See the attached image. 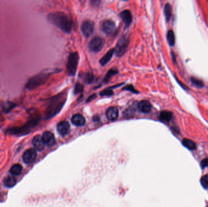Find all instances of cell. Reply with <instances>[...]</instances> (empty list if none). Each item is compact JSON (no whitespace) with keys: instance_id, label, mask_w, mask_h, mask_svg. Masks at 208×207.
I'll return each instance as SVG.
<instances>
[{"instance_id":"cell-1","label":"cell","mask_w":208,"mask_h":207,"mask_svg":"<svg viewBox=\"0 0 208 207\" xmlns=\"http://www.w3.org/2000/svg\"><path fill=\"white\" fill-rule=\"evenodd\" d=\"M49 21L56 26L65 33H69L72 29L71 20L63 12H58L49 13L48 15Z\"/></svg>"},{"instance_id":"cell-2","label":"cell","mask_w":208,"mask_h":207,"mask_svg":"<svg viewBox=\"0 0 208 207\" xmlns=\"http://www.w3.org/2000/svg\"><path fill=\"white\" fill-rule=\"evenodd\" d=\"M79 57L77 52H73L69 54L67 64V72L70 76H73L76 73L79 63Z\"/></svg>"},{"instance_id":"cell-3","label":"cell","mask_w":208,"mask_h":207,"mask_svg":"<svg viewBox=\"0 0 208 207\" xmlns=\"http://www.w3.org/2000/svg\"><path fill=\"white\" fill-rule=\"evenodd\" d=\"M129 38L125 35H123L120 38L114 49V52L118 57L123 56L125 53L129 46Z\"/></svg>"},{"instance_id":"cell-4","label":"cell","mask_w":208,"mask_h":207,"mask_svg":"<svg viewBox=\"0 0 208 207\" xmlns=\"http://www.w3.org/2000/svg\"><path fill=\"white\" fill-rule=\"evenodd\" d=\"M61 97H56L54 99L53 102H52L51 105L49 106L48 111V115L49 117L56 114L59 113V111L62 108L63 105L65 104V100L64 98H60Z\"/></svg>"},{"instance_id":"cell-5","label":"cell","mask_w":208,"mask_h":207,"mask_svg":"<svg viewBox=\"0 0 208 207\" xmlns=\"http://www.w3.org/2000/svg\"><path fill=\"white\" fill-rule=\"evenodd\" d=\"M50 74V72L42 73L37 75L35 77H33V78L30 80L29 83L28 84V88H35L42 84L48 78Z\"/></svg>"},{"instance_id":"cell-6","label":"cell","mask_w":208,"mask_h":207,"mask_svg":"<svg viewBox=\"0 0 208 207\" xmlns=\"http://www.w3.org/2000/svg\"><path fill=\"white\" fill-rule=\"evenodd\" d=\"M104 40L99 37H96L91 40L89 43V49L94 52H98L102 49L104 46Z\"/></svg>"},{"instance_id":"cell-7","label":"cell","mask_w":208,"mask_h":207,"mask_svg":"<svg viewBox=\"0 0 208 207\" xmlns=\"http://www.w3.org/2000/svg\"><path fill=\"white\" fill-rule=\"evenodd\" d=\"M94 29V24L90 20L84 21L81 26V30L85 37H89L93 33Z\"/></svg>"},{"instance_id":"cell-8","label":"cell","mask_w":208,"mask_h":207,"mask_svg":"<svg viewBox=\"0 0 208 207\" xmlns=\"http://www.w3.org/2000/svg\"><path fill=\"white\" fill-rule=\"evenodd\" d=\"M37 157V152L35 149L30 148L24 153L23 155V160L26 163H31L35 161Z\"/></svg>"},{"instance_id":"cell-9","label":"cell","mask_w":208,"mask_h":207,"mask_svg":"<svg viewBox=\"0 0 208 207\" xmlns=\"http://www.w3.org/2000/svg\"><path fill=\"white\" fill-rule=\"evenodd\" d=\"M102 29L106 34H113L116 31L115 24L111 20H105L102 23Z\"/></svg>"},{"instance_id":"cell-10","label":"cell","mask_w":208,"mask_h":207,"mask_svg":"<svg viewBox=\"0 0 208 207\" xmlns=\"http://www.w3.org/2000/svg\"><path fill=\"white\" fill-rule=\"evenodd\" d=\"M70 125L67 121H62L57 125V131L60 134L65 135L68 134L70 131Z\"/></svg>"},{"instance_id":"cell-11","label":"cell","mask_w":208,"mask_h":207,"mask_svg":"<svg viewBox=\"0 0 208 207\" xmlns=\"http://www.w3.org/2000/svg\"><path fill=\"white\" fill-rule=\"evenodd\" d=\"M42 138L44 144L47 145L49 146H51L55 144V139L54 135L52 133L49 132V131H46V132H44L43 134Z\"/></svg>"},{"instance_id":"cell-12","label":"cell","mask_w":208,"mask_h":207,"mask_svg":"<svg viewBox=\"0 0 208 207\" xmlns=\"http://www.w3.org/2000/svg\"><path fill=\"white\" fill-rule=\"evenodd\" d=\"M32 144L34 148L38 151H42L44 147V143L42 137L37 135L33 138Z\"/></svg>"},{"instance_id":"cell-13","label":"cell","mask_w":208,"mask_h":207,"mask_svg":"<svg viewBox=\"0 0 208 207\" xmlns=\"http://www.w3.org/2000/svg\"><path fill=\"white\" fill-rule=\"evenodd\" d=\"M138 108L141 112L143 113H149L151 111V105L147 100H143L138 105Z\"/></svg>"},{"instance_id":"cell-14","label":"cell","mask_w":208,"mask_h":207,"mask_svg":"<svg viewBox=\"0 0 208 207\" xmlns=\"http://www.w3.org/2000/svg\"><path fill=\"white\" fill-rule=\"evenodd\" d=\"M118 109H117V108L114 107H111L110 108H109L107 111H106V117L111 121H114L115 120H116L118 117Z\"/></svg>"},{"instance_id":"cell-15","label":"cell","mask_w":208,"mask_h":207,"mask_svg":"<svg viewBox=\"0 0 208 207\" xmlns=\"http://www.w3.org/2000/svg\"><path fill=\"white\" fill-rule=\"evenodd\" d=\"M120 17L123 19L125 26L129 27L132 21V16H131V12L128 10H125L120 13Z\"/></svg>"},{"instance_id":"cell-16","label":"cell","mask_w":208,"mask_h":207,"mask_svg":"<svg viewBox=\"0 0 208 207\" xmlns=\"http://www.w3.org/2000/svg\"><path fill=\"white\" fill-rule=\"evenodd\" d=\"M72 123L77 127H82L85 124V119L80 114H75L71 119Z\"/></svg>"},{"instance_id":"cell-17","label":"cell","mask_w":208,"mask_h":207,"mask_svg":"<svg viewBox=\"0 0 208 207\" xmlns=\"http://www.w3.org/2000/svg\"><path fill=\"white\" fill-rule=\"evenodd\" d=\"M114 53V49H110L109 51H108L107 53H106L100 60V64L102 65V66H104V65L107 64L108 63V62L110 61L111 58H112Z\"/></svg>"},{"instance_id":"cell-18","label":"cell","mask_w":208,"mask_h":207,"mask_svg":"<svg viewBox=\"0 0 208 207\" xmlns=\"http://www.w3.org/2000/svg\"><path fill=\"white\" fill-rule=\"evenodd\" d=\"M172 117H173V114L170 111H161L160 114V119L164 122H168L171 120Z\"/></svg>"},{"instance_id":"cell-19","label":"cell","mask_w":208,"mask_h":207,"mask_svg":"<svg viewBox=\"0 0 208 207\" xmlns=\"http://www.w3.org/2000/svg\"><path fill=\"white\" fill-rule=\"evenodd\" d=\"M182 143L185 147L190 150H194L196 149L197 146L194 142H193L192 140L188 139H184L182 140Z\"/></svg>"},{"instance_id":"cell-20","label":"cell","mask_w":208,"mask_h":207,"mask_svg":"<svg viewBox=\"0 0 208 207\" xmlns=\"http://www.w3.org/2000/svg\"><path fill=\"white\" fill-rule=\"evenodd\" d=\"M22 166L20 164H15L13 165L11 169H10V172L13 175H19L22 171Z\"/></svg>"},{"instance_id":"cell-21","label":"cell","mask_w":208,"mask_h":207,"mask_svg":"<svg viewBox=\"0 0 208 207\" xmlns=\"http://www.w3.org/2000/svg\"><path fill=\"white\" fill-rule=\"evenodd\" d=\"M167 42H168L170 46H174L175 42V34H174V32H173V31H172V30H169L168 32H167Z\"/></svg>"},{"instance_id":"cell-22","label":"cell","mask_w":208,"mask_h":207,"mask_svg":"<svg viewBox=\"0 0 208 207\" xmlns=\"http://www.w3.org/2000/svg\"><path fill=\"white\" fill-rule=\"evenodd\" d=\"M17 180L15 178L13 177H7V178L4 180V185L9 188H11L16 184Z\"/></svg>"},{"instance_id":"cell-23","label":"cell","mask_w":208,"mask_h":207,"mask_svg":"<svg viewBox=\"0 0 208 207\" xmlns=\"http://www.w3.org/2000/svg\"><path fill=\"white\" fill-rule=\"evenodd\" d=\"M164 14L167 21H169L172 16V7L170 4H166L164 7Z\"/></svg>"},{"instance_id":"cell-24","label":"cell","mask_w":208,"mask_h":207,"mask_svg":"<svg viewBox=\"0 0 208 207\" xmlns=\"http://www.w3.org/2000/svg\"><path fill=\"white\" fill-rule=\"evenodd\" d=\"M201 185L205 189H208V174L202 177L200 180Z\"/></svg>"},{"instance_id":"cell-25","label":"cell","mask_w":208,"mask_h":207,"mask_svg":"<svg viewBox=\"0 0 208 207\" xmlns=\"http://www.w3.org/2000/svg\"><path fill=\"white\" fill-rule=\"evenodd\" d=\"M191 82L194 84L196 85L198 87H203L204 86L203 82L201 81L200 80L196 78L195 77H192L191 78Z\"/></svg>"},{"instance_id":"cell-26","label":"cell","mask_w":208,"mask_h":207,"mask_svg":"<svg viewBox=\"0 0 208 207\" xmlns=\"http://www.w3.org/2000/svg\"><path fill=\"white\" fill-rule=\"evenodd\" d=\"M83 90V86L82 84L80 83H77L75 86L74 92L75 94H78L79 93H81Z\"/></svg>"},{"instance_id":"cell-27","label":"cell","mask_w":208,"mask_h":207,"mask_svg":"<svg viewBox=\"0 0 208 207\" xmlns=\"http://www.w3.org/2000/svg\"><path fill=\"white\" fill-rule=\"evenodd\" d=\"M117 73H118V70H116L114 69H111L110 71L108 72L107 74H106V77L105 78V81H106V82H108V81L111 77V76H113V75L116 74Z\"/></svg>"},{"instance_id":"cell-28","label":"cell","mask_w":208,"mask_h":207,"mask_svg":"<svg viewBox=\"0 0 208 207\" xmlns=\"http://www.w3.org/2000/svg\"><path fill=\"white\" fill-rule=\"evenodd\" d=\"M83 79L86 82H87L88 83H91L94 80V76H93V75L91 74H90V73L84 75Z\"/></svg>"},{"instance_id":"cell-29","label":"cell","mask_w":208,"mask_h":207,"mask_svg":"<svg viewBox=\"0 0 208 207\" xmlns=\"http://www.w3.org/2000/svg\"><path fill=\"white\" fill-rule=\"evenodd\" d=\"M113 94V91L110 89H106L105 90H104L100 92V95L102 96H107V97H110V96L112 95Z\"/></svg>"},{"instance_id":"cell-30","label":"cell","mask_w":208,"mask_h":207,"mask_svg":"<svg viewBox=\"0 0 208 207\" xmlns=\"http://www.w3.org/2000/svg\"><path fill=\"white\" fill-rule=\"evenodd\" d=\"M201 166L202 168H205L208 166V159H205L201 161Z\"/></svg>"},{"instance_id":"cell-31","label":"cell","mask_w":208,"mask_h":207,"mask_svg":"<svg viewBox=\"0 0 208 207\" xmlns=\"http://www.w3.org/2000/svg\"><path fill=\"white\" fill-rule=\"evenodd\" d=\"M124 89L127 90H130V91H131V92H134V93H138V92H137L136 90L135 89L134 87H133L132 86H131V85H129V86H127L125 87Z\"/></svg>"},{"instance_id":"cell-32","label":"cell","mask_w":208,"mask_h":207,"mask_svg":"<svg viewBox=\"0 0 208 207\" xmlns=\"http://www.w3.org/2000/svg\"><path fill=\"white\" fill-rule=\"evenodd\" d=\"M96 98V94H93V95H91L90 97H89V98H88V100H87V102H91V100H94V98Z\"/></svg>"}]
</instances>
